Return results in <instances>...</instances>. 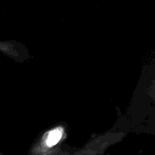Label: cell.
<instances>
[{
    "label": "cell",
    "mask_w": 155,
    "mask_h": 155,
    "mask_svg": "<svg viewBox=\"0 0 155 155\" xmlns=\"http://www.w3.org/2000/svg\"><path fill=\"white\" fill-rule=\"evenodd\" d=\"M63 134L64 128L62 126H57L47 132L44 138V143L46 146L48 147H52L57 144L62 139Z\"/></svg>",
    "instance_id": "6da1fadb"
},
{
    "label": "cell",
    "mask_w": 155,
    "mask_h": 155,
    "mask_svg": "<svg viewBox=\"0 0 155 155\" xmlns=\"http://www.w3.org/2000/svg\"><path fill=\"white\" fill-rule=\"evenodd\" d=\"M0 50L5 53H12L11 46L7 43L0 42Z\"/></svg>",
    "instance_id": "7a4b0ae2"
}]
</instances>
